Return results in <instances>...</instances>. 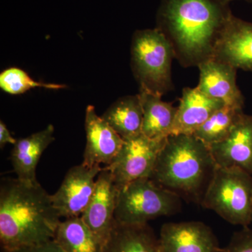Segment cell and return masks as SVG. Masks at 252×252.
I'll use <instances>...</instances> for the list:
<instances>
[{"label": "cell", "mask_w": 252, "mask_h": 252, "mask_svg": "<svg viewBox=\"0 0 252 252\" xmlns=\"http://www.w3.org/2000/svg\"><path fill=\"white\" fill-rule=\"evenodd\" d=\"M36 87L59 90L64 89L66 86L63 84H46L33 80L27 73L17 67L9 68L0 74V88L7 94H22Z\"/></svg>", "instance_id": "22"}, {"label": "cell", "mask_w": 252, "mask_h": 252, "mask_svg": "<svg viewBox=\"0 0 252 252\" xmlns=\"http://www.w3.org/2000/svg\"></svg>", "instance_id": "27"}, {"label": "cell", "mask_w": 252, "mask_h": 252, "mask_svg": "<svg viewBox=\"0 0 252 252\" xmlns=\"http://www.w3.org/2000/svg\"><path fill=\"white\" fill-rule=\"evenodd\" d=\"M215 59L252 72V23L232 15L215 49Z\"/></svg>", "instance_id": "14"}, {"label": "cell", "mask_w": 252, "mask_h": 252, "mask_svg": "<svg viewBox=\"0 0 252 252\" xmlns=\"http://www.w3.org/2000/svg\"><path fill=\"white\" fill-rule=\"evenodd\" d=\"M180 208L178 195L152 179H140L119 190L115 220L121 224H147L158 217L177 213Z\"/></svg>", "instance_id": "6"}, {"label": "cell", "mask_w": 252, "mask_h": 252, "mask_svg": "<svg viewBox=\"0 0 252 252\" xmlns=\"http://www.w3.org/2000/svg\"><path fill=\"white\" fill-rule=\"evenodd\" d=\"M222 252H252V229L243 227L235 232Z\"/></svg>", "instance_id": "23"}, {"label": "cell", "mask_w": 252, "mask_h": 252, "mask_svg": "<svg viewBox=\"0 0 252 252\" xmlns=\"http://www.w3.org/2000/svg\"><path fill=\"white\" fill-rule=\"evenodd\" d=\"M16 252H64L54 240L20 249Z\"/></svg>", "instance_id": "24"}, {"label": "cell", "mask_w": 252, "mask_h": 252, "mask_svg": "<svg viewBox=\"0 0 252 252\" xmlns=\"http://www.w3.org/2000/svg\"><path fill=\"white\" fill-rule=\"evenodd\" d=\"M217 165L210 148L193 135H171L151 176L180 198L201 203Z\"/></svg>", "instance_id": "3"}, {"label": "cell", "mask_w": 252, "mask_h": 252, "mask_svg": "<svg viewBox=\"0 0 252 252\" xmlns=\"http://www.w3.org/2000/svg\"><path fill=\"white\" fill-rule=\"evenodd\" d=\"M223 1H224L225 2L228 3V4H230V1H235V0H223ZM245 1H250V2H252V0H245Z\"/></svg>", "instance_id": "26"}, {"label": "cell", "mask_w": 252, "mask_h": 252, "mask_svg": "<svg viewBox=\"0 0 252 252\" xmlns=\"http://www.w3.org/2000/svg\"><path fill=\"white\" fill-rule=\"evenodd\" d=\"M209 148L217 166L239 167L252 175V116L243 113L228 137Z\"/></svg>", "instance_id": "13"}, {"label": "cell", "mask_w": 252, "mask_h": 252, "mask_svg": "<svg viewBox=\"0 0 252 252\" xmlns=\"http://www.w3.org/2000/svg\"><path fill=\"white\" fill-rule=\"evenodd\" d=\"M167 138L153 140L142 133L124 140L114 161L106 166L119 190L136 180L150 178Z\"/></svg>", "instance_id": "7"}, {"label": "cell", "mask_w": 252, "mask_h": 252, "mask_svg": "<svg viewBox=\"0 0 252 252\" xmlns=\"http://www.w3.org/2000/svg\"><path fill=\"white\" fill-rule=\"evenodd\" d=\"M54 140V127L49 125L43 130L16 141L11 151V160L18 180L30 185L39 184L36 176L38 162Z\"/></svg>", "instance_id": "16"}, {"label": "cell", "mask_w": 252, "mask_h": 252, "mask_svg": "<svg viewBox=\"0 0 252 252\" xmlns=\"http://www.w3.org/2000/svg\"><path fill=\"white\" fill-rule=\"evenodd\" d=\"M61 216L51 195L40 184L30 185L17 178L0 184V243L3 252L53 240Z\"/></svg>", "instance_id": "2"}, {"label": "cell", "mask_w": 252, "mask_h": 252, "mask_svg": "<svg viewBox=\"0 0 252 252\" xmlns=\"http://www.w3.org/2000/svg\"><path fill=\"white\" fill-rule=\"evenodd\" d=\"M243 113V109L223 106L214 113L193 135L210 147L228 137Z\"/></svg>", "instance_id": "21"}, {"label": "cell", "mask_w": 252, "mask_h": 252, "mask_svg": "<svg viewBox=\"0 0 252 252\" xmlns=\"http://www.w3.org/2000/svg\"><path fill=\"white\" fill-rule=\"evenodd\" d=\"M143 110L142 133L153 140H163L172 135L177 107L162 101V96L140 91Z\"/></svg>", "instance_id": "17"}, {"label": "cell", "mask_w": 252, "mask_h": 252, "mask_svg": "<svg viewBox=\"0 0 252 252\" xmlns=\"http://www.w3.org/2000/svg\"><path fill=\"white\" fill-rule=\"evenodd\" d=\"M200 204L231 224L249 227L252 220V175L239 167L217 166Z\"/></svg>", "instance_id": "5"}, {"label": "cell", "mask_w": 252, "mask_h": 252, "mask_svg": "<svg viewBox=\"0 0 252 252\" xmlns=\"http://www.w3.org/2000/svg\"><path fill=\"white\" fill-rule=\"evenodd\" d=\"M100 165L89 167L81 163L71 167L51 201L61 218L81 217L89 205L95 188Z\"/></svg>", "instance_id": "8"}, {"label": "cell", "mask_w": 252, "mask_h": 252, "mask_svg": "<svg viewBox=\"0 0 252 252\" xmlns=\"http://www.w3.org/2000/svg\"><path fill=\"white\" fill-rule=\"evenodd\" d=\"M119 192L112 173L104 167L97 176L92 198L81 216L103 247L115 225Z\"/></svg>", "instance_id": "9"}, {"label": "cell", "mask_w": 252, "mask_h": 252, "mask_svg": "<svg viewBox=\"0 0 252 252\" xmlns=\"http://www.w3.org/2000/svg\"><path fill=\"white\" fill-rule=\"evenodd\" d=\"M103 252H159L158 239L148 223L125 225L116 221Z\"/></svg>", "instance_id": "18"}, {"label": "cell", "mask_w": 252, "mask_h": 252, "mask_svg": "<svg viewBox=\"0 0 252 252\" xmlns=\"http://www.w3.org/2000/svg\"><path fill=\"white\" fill-rule=\"evenodd\" d=\"M225 106L198 88H185L177 107L172 135H193L212 114Z\"/></svg>", "instance_id": "15"}, {"label": "cell", "mask_w": 252, "mask_h": 252, "mask_svg": "<svg viewBox=\"0 0 252 252\" xmlns=\"http://www.w3.org/2000/svg\"><path fill=\"white\" fill-rule=\"evenodd\" d=\"M16 141L17 140L10 133L4 123L1 121L0 122V147L1 148H3L6 144H15Z\"/></svg>", "instance_id": "25"}, {"label": "cell", "mask_w": 252, "mask_h": 252, "mask_svg": "<svg viewBox=\"0 0 252 252\" xmlns=\"http://www.w3.org/2000/svg\"><path fill=\"white\" fill-rule=\"evenodd\" d=\"M53 240L64 252H103V245L81 217L61 220Z\"/></svg>", "instance_id": "20"}, {"label": "cell", "mask_w": 252, "mask_h": 252, "mask_svg": "<svg viewBox=\"0 0 252 252\" xmlns=\"http://www.w3.org/2000/svg\"><path fill=\"white\" fill-rule=\"evenodd\" d=\"M198 67L200 77L197 88L199 90L225 106L243 109L245 97L237 86L236 68L215 58Z\"/></svg>", "instance_id": "12"}, {"label": "cell", "mask_w": 252, "mask_h": 252, "mask_svg": "<svg viewBox=\"0 0 252 252\" xmlns=\"http://www.w3.org/2000/svg\"><path fill=\"white\" fill-rule=\"evenodd\" d=\"M85 129L86 145L82 163L89 167L111 165L124 145V139L97 115L93 105L86 108Z\"/></svg>", "instance_id": "11"}, {"label": "cell", "mask_w": 252, "mask_h": 252, "mask_svg": "<svg viewBox=\"0 0 252 252\" xmlns=\"http://www.w3.org/2000/svg\"><path fill=\"white\" fill-rule=\"evenodd\" d=\"M232 15L229 4L223 0H162L157 28L181 65L198 67L214 57Z\"/></svg>", "instance_id": "1"}, {"label": "cell", "mask_w": 252, "mask_h": 252, "mask_svg": "<svg viewBox=\"0 0 252 252\" xmlns=\"http://www.w3.org/2000/svg\"><path fill=\"white\" fill-rule=\"evenodd\" d=\"M131 60L140 91L162 96L173 89L172 64L175 53L157 28L136 31L132 37Z\"/></svg>", "instance_id": "4"}, {"label": "cell", "mask_w": 252, "mask_h": 252, "mask_svg": "<svg viewBox=\"0 0 252 252\" xmlns=\"http://www.w3.org/2000/svg\"><path fill=\"white\" fill-rule=\"evenodd\" d=\"M124 140L142 133L143 110L140 94L118 99L102 116Z\"/></svg>", "instance_id": "19"}, {"label": "cell", "mask_w": 252, "mask_h": 252, "mask_svg": "<svg viewBox=\"0 0 252 252\" xmlns=\"http://www.w3.org/2000/svg\"><path fill=\"white\" fill-rule=\"evenodd\" d=\"M159 252H222L217 237L200 221L167 223L158 238Z\"/></svg>", "instance_id": "10"}]
</instances>
